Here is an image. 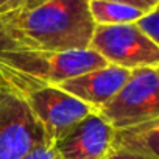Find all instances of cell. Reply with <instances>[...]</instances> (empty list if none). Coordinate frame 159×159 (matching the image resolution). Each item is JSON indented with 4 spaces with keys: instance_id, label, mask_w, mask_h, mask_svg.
<instances>
[{
    "instance_id": "6da1fadb",
    "label": "cell",
    "mask_w": 159,
    "mask_h": 159,
    "mask_svg": "<svg viewBox=\"0 0 159 159\" xmlns=\"http://www.w3.org/2000/svg\"><path fill=\"white\" fill-rule=\"evenodd\" d=\"M0 24L16 47L48 52L88 50L95 28L89 0H50L5 16Z\"/></svg>"
},
{
    "instance_id": "7a4b0ae2",
    "label": "cell",
    "mask_w": 159,
    "mask_h": 159,
    "mask_svg": "<svg viewBox=\"0 0 159 159\" xmlns=\"http://www.w3.org/2000/svg\"><path fill=\"white\" fill-rule=\"evenodd\" d=\"M106 64L108 62L91 48L48 52L14 47L0 52V73L50 86H58L70 78Z\"/></svg>"
},
{
    "instance_id": "3957f363",
    "label": "cell",
    "mask_w": 159,
    "mask_h": 159,
    "mask_svg": "<svg viewBox=\"0 0 159 159\" xmlns=\"http://www.w3.org/2000/svg\"><path fill=\"white\" fill-rule=\"evenodd\" d=\"M0 78L25 100L50 143L58 140L88 114L95 112L58 86L31 83L8 73H0Z\"/></svg>"
},
{
    "instance_id": "277c9868",
    "label": "cell",
    "mask_w": 159,
    "mask_h": 159,
    "mask_svg": "<svg viewBox=\"0 0 159 159\" xmlns=\"http://www.w3.org/2000/svg\"><path fill=\"white\" fill-rule=\"evenodd\" d=\"M95 112L112 129L159 119V69L131 70L119 92Z\"/></svg>"
},
{
    "instance_id": "5b68a950",
    "label": "cell",
    "mask_w": 159,
    "mask_h": 159,
    "mask_svg": "<svg viewBox=\"0 0 159 159\" xmlns=\"http://www.w3.org/2000/svg\"><path fill=\"white\" fill-rule=\"evenodd\" d=\"M50 143L25 100L0 78V159H20Z\"/></svg>"
},
{
    "instance_id": "8992f818",
    "label": "cell",
    "mask_w": 159,
    "mask_h": 159,
    "mask_svg": "<svg viewBox=\"0 0 159 159\" xmlns=\"http://www.w3.org/2000/svg\"><path fill=\"white\" fill-rule=\"evenodd\" d=\"M89 48L108 64L126 70L139 67L159 69V45L145 38L134 24L95 25Z\"/></svg>"
},
{
    "instance_id": "52a82bcc",
    "label": "cell",
    "mask_w": 159,
    "mask_h": 159,
    "mask_svg": "<svg viewBox=\"0 0 159 159\" xmlns=\"http://www.w3.org/2000/svg\"><path fill=\"white\" fill-rule=\"evenodd\" d=\"M112 133L114 129L97 112H91L52 143L55 156L56 159H105L111 153Z\"/></svg>"
},
{
    "instance_id": "ba28073f",
    "label": "cell",
    "mask_w": 159,
    "mask_h": 159,
    "mask_svg": "<svg viewBox=\"0 0 159 159\" xmlns=\"http://www.w3.org/2000/svg\"><path fill=\"white\" fill-rule=\"evenodd\" d=\"M131 70L106 64L100 69H94L83 75L70 78L58 84V88L81 103L88 105L91 109L98 111L105 106L125 84Z\"/></svg>"
},
{
    "instance_id": "9c48e42d",
    "label": "cell",
    "mask_w": 159,
    "mask_h": 159,
    "mask_svg": "<svg viewBox=\"0 0 159 159\" xmlns=\"http://www.w3.org/2000/svg\"><path fill=\"white\" fill-rule=\"evenodd\" d=\"M111 153L159 159V119L114 129Z\"/></svg>"
},
{
    "instance_id": "30bf717a",
    "label": "cell",
    "mask_w": 159,
    "mask_h": 159,
    "mask_svg": "<svg viewBox=\"0 0 159 159\" xmlns=\"http://www.w3.org/2000/svg\"><path fill=\"white\" fill-rule=\"evenodd\" d=\"M89 13L95 25H123L134 24L147 11L126 3L89 0Z\"/></svg>"
},
{
    "instance_id": "8fae6325",
    "label": "cell",
    "mask_w": 159,
    "mask_h": 159,
    "mask_svg": "<svg viewBox=\"0 0 159 159\" xmlns=\"http://www.w3.org/2000/svg\"><path fill=\"white\" fill-rule=\"evenodd\" d=\"M134 27L151 42L159 45V7L143 13L136 22Z\"/></svg>"
},
{
    "instance_id": "7c38bea8",
    "label": "cell",
    "mask_w": 159,
    "mask_h": 159,
    "mask_svg": "<svg viewBox=\"0 0 159 159\" xmlns=\"http://www.w3.org/2000/svg\"><path fill=\"white\" fill-rule=\"evenodd\" d=\"M20 159H56V156H55V151H53V145L44 143V145L33 148L25 156H22Z\"/></svg>"
},
{
    "instance_id": "4fadbf2b",
    "label": "cell",
    "mask_w": 159,
    "mask_h": 159,
    "mask_svg": "<svg viewBox=\"0 0 159 159\" xmlns=\"http://www.w3.org/2000/svg\"><path fill=\"white\" fill-rule=\"evenodd\" d=\"M25 0H0V19L22 10Z\"/></svg>"
},
{
    "instance_id": "5bb4252c",
    "label": "cell",
    "mask_w": 159,
    "mask_h": 159,
    "mask_svg": "<svg viewBox=\"0 0 159 159\" xmlns=\"http://www.w3.org/2000/svg\"><path fill=\"white\" fill-rule=\"evenodd\" d=\"M100 2H117V3H126V5H131V7H136L142 11H150L156 7H150L145 0H100Z\"/></svg>"
},
{
    "instance_id": "9a60e30c",
    "label": "cell",
    "mask_w": 159,
    "mask_h": 159,
    "mask_svg": "<svg viewBox=\"0 0 159 159\" xmlns=\"http://www.w3.org/2000/svg\"><path fill=\"white\" fill-rule=\"evenodd\" d=\"M16 45L11 42V39L8 38L7 31L3 30L2 24H0V52H3V50H8V48H14Z\"/></svg>"
},
{
    "instance_id": "2e32d148",
    "label": "cell",
    "mask_w": 159,
    "mask_h": 159,
    "mask_svg": "<svg viewBox=\"0 0 159 159\" xmlns=\"http://www.w3.org/2000/svg\"><path fill=\"white\" fill-rule=\"evenodd\" d=\"M105 159H148V157L134 156V154H128V153H109Z\"/></svg>"
},
{
    "instance_id": "e0dca14e",
    "label": "cell",
    "mask_w": 159,
    "mask_h": 159,
    "mask_svg": "<svg viewBox=\"0 0 159 159\" xmlns=\"http://www.w3.org/2000/svg\"><path fill=\"white\" fill-rule=\"evenodd\" d=\"M45 2H50V0H25L22 10H33V8H36V7L45 3Z\"/></svg>"
},
{
    "instance_id": "ac0fdd59",
    "label": "cell",
    "mask_w": 159,
    "mask_h": 159,
    "mask_svg": "<svg viewBox=\"0 0 159 159\" xmlns=\"http://www.w3.org/2000/svg\"><path fill=\"white\" fill-rule=\"evenodd\" d=\"M150 7H159V0H145Z\"/></svg>"
}]
</instances>
